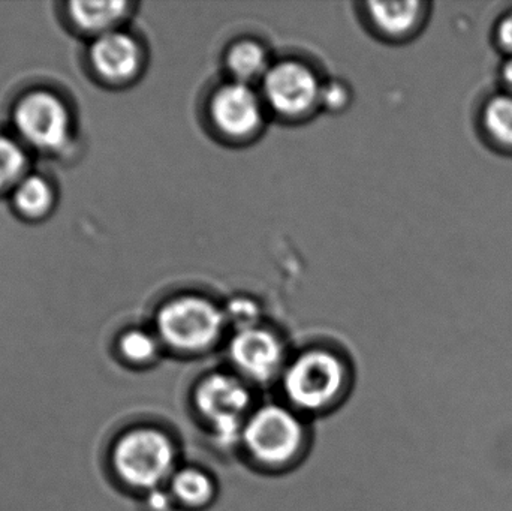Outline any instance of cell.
Returning <instances> with one entry per match:
<instances>
[{
  "mask_svg": "<svg viewBox=\"0 0 512 511\" xmlns=\"http://www.w3.org/2000/svg\"><path fill=\"white\" fill-rule=\"evenodd\" d=\"M132 5L128 2H69L66 5V15L72 26L95 39L105 33L120 29V24L126 20Z\"/></svg>",
  "mask_w": 512,
  "mask_h": 511,
  "instance_id": "obj_11",
  "label": "cell"
},
{
  "mask_svg": "<svg viewBox=\"0 0 512 511\" xmlns=\"http://www.w3.org/2000/svg\"><path fill=\"white\" fill-rule=\"evenodd\" d=\"M225 324L224 311L198 296L176 297L165 303L156 315L159 338L170 347L188 353L212 347Z\"/></svg>",
  "mask_w": 512,
  "mask_h": 511,
  "instance_id": "obj_3",
  "label": "cell"
},
{
  "mask_svg": "<svg viewBox=\"0 0 512 511\" xmlns=\"http://www.w3.org/2000/svg\"><path fill=\"white\" fill-rule=\"evenodd\" d=\"M243 440L261 464L282 467L300 452L304 431L291 411L268 405L248 420L243 428Z\"/></svg>",
  "mask_w": 512,
  "mask_h": 511,
  "instance_id": "obj_5",
  "label": "cell"
},
{
  "mask_svg": "<svg viewBox=\"0 0 512 511\" xmlns=\"http://www.w3.org/2000/svg\"><path fill=\"white\" fill-rule=\"evenodd\" d=\"M420 9V2L367 3V14L373 26L381 35L390 38L408 35L420 18Z\"/></svg>",
  "mask_w": 512,
  "mask_h": 511,
  "instance_id": "obj_13",
  "label": "cell"
},
{
  "mask_svg": "<svg viewBox=\"0 0 512 511\" xmlns=\"http://www.w3.org/2000/svg\"><path fill=\"white\" fill-rule=\"evenodd\" d=\"M146 504L150 511H170L173 503H171L170 495L165 494L164 491H159V489H153L147 495Z\"/></svg>",
  "mask_w": 512,
  "mask_h": 511,
  "instance_id": "obj_21",
  "label": "cell"
},
{
  "mask_svg": "<svg viewBox=\"0 0 512 511\" xmlns=\"http://www.w3.org/2000/svg\"><path fill=\"white\" fill-rule=\"evenodd\" d=\"M230 354L243 374L256 381H267L282 365L283 347L273 333L252 327L237 332L231 341Z\"/></svg>",
  "mask_w": 512,
  "mask_h": 511,
  "instance_id": "obj_10",
  "label": "cell"
},
{
  "mask_svg": "<svg viewBox=\"0 0 512 511\" xmlns=\"http://www.w3.org/2000/svg\"><path fill=\"white\" fill-rule=\"evenodd\" d=\"M89 63L96 77L105 84L122 86L131 83L143 66L140 42L122 29L92 39Z\"/></svg>",
  "mask_w": 512,
  "mask_h": 511,
  "instance_id": "obj_9",
  "label": "cell"
},
{
  "mask_svg": "<svg viewBox=\"0 0 512 511\" xmlns=\"http://www.w3.org/2000/svg\"><path fill=\"white\" fill-rule=\"evenodd\" d=\"M195 405L198 413L210 423L218 443L230 446L242 432L251 395L237 378L216 374L198 386Z\"/></svg>",
  "mask_w": 512,
  "mask_h": 511,
  "instance_id": "obj_6",
  "label": "cell"
},
{
  "mask_svg": "<svg viewBox=\"0 0 512 511\" xmlns=\"http://www.w3.org/2000/svg\"><path fill=\"white\" fill-rule=\"evenodd\" d=\"M504 78L507 80L508 86L512 89V59L505 65Z\"/></svg>",
  "mask_w": 512,
  "mask_h": 511,
  "instance_id": "obj_23",
  "label": "cell"
},
{
  "mask_svg": "<svg viewBox=\"0 0 512 511\" xmlns=\"http://www.w3.org/2000/svg\"><path fill=\"white\" fill-rule=\"evenodd\" d=\"M12 125L24 147L42 153H59L72 140V114L57 93L38 89L15 102Z\"/></svg>",
  "mask_w": 512,
  "mask_h": 511,
  "instance_id": "obj_2",
  "label": "cell"
},
{
  "mask_svg": "<svg viewBox=\"0 0 512 511\" xmlns=\"http://www.w3.org/2000/svg\"><path fill=\"white\" fill-rule=\"evenodd\" d=\"M345 380L342 363L322 350L301 354L285 374L283 389L289 401L307 411L322 410L339 395Z\"/></svg>",
  "mask_w": 512,
  "mask_h": 511,
  "instance_id": "obj_4",
  "label": "cell"
},
{
  "mask_svg": "<svg viewBox=\"0 0 512 511\" xmlns=\"http://www.w3.org/2000/svg\"><path fill=\"white\" fill-rule=\"evenodd\" d=\"M348 101L349 93L343 84L328 83L322 86L319 105H324L328 110H342Z\"/></svg>",
  "mask_w": 512,
  "mask_h": 511,
  "instance_id": "obj_20",
  "label": "cell"
},
{
  "mask_svg": "<svg viewBox=\"0 0 512 511\" xmlns=\"http://www.w3.org/2000/svg\"><path fill=\"white\" fill-rule=\"evenodd\" d=\"M224 314L227 323H233V326L242 332V330L256 327L261 311H259L258 303L255 300L248 299V297H237V299L231 300Z\"/></svg>",
  "mask_w": 512,
  "mask_h": 511,
  "instance_id": "obj_19",
  "label": "cell"
},
{
  "mask_svg": "<svg viewBox=\"0 0 512 511\" xmlns=\"http://www.w3.org/2000/svg\"><path fill=\"white\" fill-rule=\"evenodd\" d=\"M486 126L496 140L512 146L511 96H499L489 102L486 108Z\"/></svg>",
  "mask_w": 512,
  "mask_h": 511,
  "instance_id": "obj_18",
  "label": "cell"
},
{
  "mask_svg": "<svg viewBox=\"0 0 512 511\" xmlns=\"http://www.w3.org/2000/svg\"><path fill=\"white\" fill-rule=\"evenodd\" d=\"M176 464L173 441L158 429L140 428L123 434L111 449L114 473L129 488L153 491Z\"/></svg>",
  "mask_w": 512,
  "mask_h": 511,
  "instance_id": "obj_1",
  "label": "cell"
},
{
  "mask_svg": "<svg viewBox=\"0 0 512 511\" xmlns=\"http://www.w3.org/2000/svg\"><path fill=\"white\" fill-rule=\"evenodd\" d=\"M120 356L134 365L153 362L159 353L158 338L141 329H131L123 333L117 342Z\"/></svg>",
  "mask_w": 512,
  "mask_h": 511,
  "instance_id": "obj_17",
  "label": "cell"
},
{
  "mask_svg": "<svg viewBox=\"0 0 512 511\" xmlns=\"http://www.w3.org/2000/svg\"><path fill=\"white\" fill-rule=\"evenodd\" d=\"M210 117L225 137L245 140L264 123V99L252 86L233 81L216 90L210 101Z\"/></svg>",
  "mask_w": 512,
  "mask_h": 511,
  "instance_id": "obj_8",
  "label": "cell"
},
{
  "mask_svg": "<svg viewBox=\"0 0 512 511\" xmlns=\"http://www.w3.org/2000/svg\"><path fill=\"white\" fill-rule=\"evenodd\" d=\"M11 203L21 218L38 221L50 215L56 204L53 183L42 174L27 173L11 192Z\"/></svg>",
  "mask_w": 512,
  "mask_h": 511,
  "instance_id": "obj_12",
  "label": "cell"
},
{
  "mask_svg": "<svg viewBox=\"0 0 512 511\" xmlns=\"http://www.w3.org/2000/svg\"><path fill=\"white\" fill-rule=\"evenodd\" d=\"M173 495L185 506L204 507L215 497V485L203 471L186 468L174 476Z\"/></svg>",
  "mask_w": 512,
  "mask_h": 511,
  "instance_id": "obj_16",
  "label": "cell"
},
{
  "mask_svg": "<svg viewBox=\"0 0 512 511\" xmlns=\"http://www.w3.org/2000/svg\"><path fill=\"white\" fill-rule=\"evenodd\" d=\"M26 147L9 135L0 134V195L12 192L29 173Z\"/></svg>",
  "mask_w": 512,
  "mask_h": 511,
  "instance_id": "obj_15",
  "label": "cell"
},
{
  "mask_svg": "<svg viewBox=\"0 0 512 511\" xmlns=\"http://www.w3.org/2000/svg\"><path fill=\"white\" fill-rule=\"evenodd\" d=\"M227 66L236 83L252 86L255 81L264 80L271 68L267 51L255 41H240L230 48Z\"/></svg>",
  "mask_w": 512,
  "mask_h": 511,
  "instance_id": "obj_14",
  "label": "cell"
},
{
  "mask_svg": "<svg viewBox=\"0 0 512 511\" xmlns=\"http://www.w3.org/2000/svg\"><path fill=\"white\" fill-rule=\"evenodd\" d=\"M499 41L505 48L512 51V14L508 15L499 26Z\"/></svg>",
  "mask_w": 512,
  "mask_h": 511,
  "instance_id": "obj_22",
  "label": "cell"
},
{
  "mask_svg": "<svg viewBox=\"0 0 512 511\" xmlns=\"http://www.w3.org/2000/svg\"><path fill=\"white\" fill-rule=\"evenodd\" d=\"M262 83L265 104L285 119H298L318 107L322 84L315 72L297 60L271 65Z\"/></svg>",
  "mask_w": 512,
  "mask_h": 511,
  "instance_id": "obj_7",
  "label": "cell"
}]
</instances>
